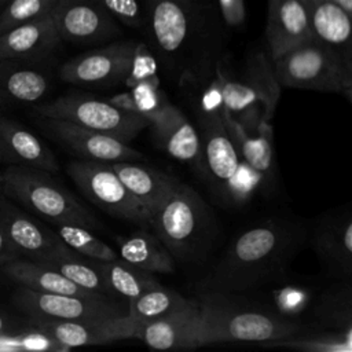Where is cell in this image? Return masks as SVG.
<instances>
[{
  "label": "cell",
  "instance_id": "31",
  "mask_svg": "<svg viewBox=\"0 0 352 352\" xmlns=\"http://www.w3.org/2000/svg\"><path fill=\"white\" fill-rule=\"evenodd\" d=\"M48 87V78L44 73L14 66L11 60H0V89L14 100L36 102L45 95Z\"/></svg>",
  "mask_w": 352,
  "mask_h": 352
},
{
  "label": "cell",
  "instance_id": "33",
  "mask_svg": "<svg viewBox=\"0 0 352 352\" xmlns=\"http://www.w3.org/2000/svg\"><path fill=\"white\" fill-rule=\"evenodd\" d=\"M129 92L132 94L138 113L148 121V125L155 124L170 106L160 88L157 74L133 82Z\"/></svg>",
  "mask_w": 352,
  "mask_h": 352
},
{
  "label": "cell",
  "instance_id": "12",
  "mask_svg": "<svg viewBox=\"0 0 352 352\" xmlns=\"http://www.w3.org/2000/svg\"><path fill=\"white\" fill-rule=\"evenodd\" d=\"M52 19L60 40L96 44L121 34V23L100 0H56Z\"/></svg>",
  "mask_w": 352,
  "mask_h": 352
},
{
  "label": "cell",
  "instance_id": "10",
  "mask_svg": "<svg viewBox=\"0 0 352 352\" xmlns=\"http://www.w3.org/2000/svg\"><path fill=\"white\" fill-rule=\"evenodd\" d=\"M14 304L29 316L104 323L124 315L118 304L104 296H70L37 292L21 286L12 297Z\"/></svg>",
  "mask_w": 352,
  "mask_h": 352
},
{
  "label": "cell",
  "instance_id": "40",
  "mask_svg": "<svg viewBox=\"0 0 352 352\" xmlns=\"http://www.w3.org/2000/svg\"><path fill=\"white\" fill-rule=\"evenodd\" d=\"M114 107L120 109L121 111H125L128 114H135V116H140L138 113V109H136V104H135V100L132 98V94L128 91V92H120V94H116L113 96H110L107 99Z\"/></svg>",
  "mask_w": 352,
  "mask_h": 352
},
{
  "label": "cell",
  "instance_id": "42",
  "mask_svg": "<svg viewBox=\"0 0 352 352\" xmlns=\"http://www.w3.org/2000/svg\"><path fill=\"white\" fill-rule=\"evenodd\" d=\"M334 4H337L338 7H341L342 10H345L346 12L352 14V0H330Z\"/></svg>",
  "mask_w": 352,
  "mask_h": 352
},
{
  "label": "cell",
  "instance_id": "13",
  "mask_svg": "<svg viewBox=\"0 0 352 352\" xmlns=\"http://www.w3.org/2000/svg\"><path fill=\"white\" fill-rule=\"evenodd\" d=\"M40 124L48 135L85 160L117 162L136 161L143 157L128 142L70 121L41 117Z\"/></svg>",
  "mask_w": 352,
  "mask_h": 352
},
{
  "label": "cell",
  "instance_id": "19",
  "mask_svg": "<svg viewBox=\"0 0 352 352\" xmlns=\"http://www.w3.org/2000/svg\"><path fill=\"white\" fill-rule=\"evenodd\" d=\"M0 154L12 165L36 168L50 173L59 170L54 153L34 133L3 117H0Z\"/></svg>",
  "mask_w": 352,
  "mask_h": 352
},
{
  "label": "cell",
  "instance_id": "25",
  "mask_svg": "<svg viewBox=\"0 0 352 352\" xmlns=\"http://www.w3.org/2000/svg\"><path fill=\"white\" fill-rule=\"evenodd\" d=\"M29 320L34 329L50 336L67 351L76 346L98 345L116 341L113 334L116 319L104 323H84L77 320L29 316Z\"/></svg>",
  "mask_w": 352,
  "mask_h": 352
},
{
  "label": "cell",
  "instance_id": "28",
  "mask_svg": "<svg viewBox=\"0 0 352 352\" xmlns=\"http://www.w3.org/2000/svg\"><path fill=\"white\" fill-rule=\"evenodd\" d=\"M96 261V260H95ZM96 265L111 294L132 300L139 294L161 285L154 274L143 271L121 257L106 261H96Z\"/></svg>",
  "mask_w": 352,
  "mask_h": 352
},
{
  "label": "cell",
  "instance_id": "15",
  "mask_svg": "<svg viewBox=\"0 0 352 352\" xmlns=\"http://www.w3.org/2000/svg\"><path fill=\"white\" fill-rule=\"evenodd\" d=\"M199 308L197 301L132 330L131 338L143 341L153 349H192L198 346Z\"/></svg>",
  "mask_w": 352,
  "mask_h": 352
},
{
  "label": "cell",
  "instance_id": "41",
  "mask_svg": "<svg viewBox=\"0 0 352 352\" xmlns=\"http://www.w3.org/2000/svg\"><path fill=\"white\" fill-rule=\"evenodd\" d=\"M16 250L11 246L4 234L0 231V265H4L6 263L16 258Z\"/></svg>",
  "mask_w": 352,
  "mask_h": 352
},
{
  "label": "cell",
  "instance_id": "5",
  "mask_svg": "<svg viewBox=\"0 0 352 352\" xmlns=\"http://www.w3.org/2000/svg\"><path fill=\"white\" fill-rule=\"evenodd\" d=\"M280 87L345 94L351 98L352 62L309 38L272 59Z\"/></svg>",
  "mask_w": 352,
  "mask_h": 352
},
{
  "label": "cell",
  "instance_id": "21",
  "mask_svg": "<svg viewBox=\"0 0 352 352\" xmlns=\"http://www.w3.org/2000/svg\"><path fill=\"white\" fill-rule=\"evenodd\" d=\"M312 38L352 62V14L330 0H304Z\"/></svg>",
  "mask_w": 352,
  "mask_h": 352
},
{
  "label": "cell",
  "instance_id": "39",
  "mask_svg": "<svg viewBox=\"0 0 352 352\" xmlns=\"http://www.w3.org/2000/svg\"><path fill=\"white\" fill-rule=\"evenodd\" d=\"M220 15L228 28L236 29L245 25L246 6L245 0H217Z\"/></svg>",
  "mask_w": 352,
  "mask_h": 352
},
{
  "label": "cell",
  "instance_id": "37",
  "mask_svg": "<svg viewBox=\"0 0 352 352\" xmlns=\"http://www.w3.org/2000/svg\"><path fill=\"white\" fill-rule=\"evenodd\" d=\"M106 10L128 28L139 29L144 26V14L138 0H100Z\"/></svg>",
  "mask_w": 352,
  "mask_h": 352
},
{
  "label": "cell",
  "instance_id": "32",
  "mask_svg": "<svg viewBox=\"0 0 352 352\" xmlns=\"http://www.w3.org/2000/svg\"><path fill=\"white\" fill-rule=\"evenodd\" d=\"M54 226L55 232L59 235V238L70 249H73L74 252L84 257L96 261L114 260L120 257L113 248H110L106 242L95 236L89 228L69 223H56Z\"/></svg>",
  "mask_w": 352,
  "mask_h": 352
},
{
  "label": "cell",
  "instance_id": "38",
  "mask_svg": "<svg viewBox=\"0 0 352 352\" xmlns=\"http://www.w3.org/2000/svg\"><path fill=\"white\" fill-rule=\"evenodd\" d=\"M155 74H157V62L154 55L151 54V51L144 43H136L132 67L125 80L126 85L131 87L133 82Z\"/></svg>",
  "mask_w": 352,
  "mask_h": 352
},
{
  "label": "cell",
  "instance_id": "22",
  "mask_svg": "<svg viewBox=\"0 0 352 352\" xmlns=\"http://www.w3.org/2000/svg\"><path fill=\"white\" fill-rule=\"evenodd\" d=\"M110 164L128 192L144 208L148 216L179 184L177 179L133 161Z\"/></svg>",
  "mask_w": 352,
  "mask_h": 352
},
{
  "label": "cell",
  "instance_id": "4",
  "mask_svg": "<svg viewBox=\"0 0 352 352\" xmlns=\"http://www.w3.org/2000/svg\"><path fill=\"white\" fill-rule=\"evenodd\" d=\"M148 226L170 256L180 261L197 258L210 234V214L202 198L179 182L150 214Z\"/></svg>",
  "mask_w": 352,
  "mask_h": 352
},
{
  "label": "cell",
  "instance_id": "30",
  "mask_svg": "<svg viewBox=\"0 0 352 352\" xmlns=\"http://www.w3.org/2000/svg\"><path fill=\"white\" fill-rule=\"evenodd\" d=\"M38 264L55 270L77 286L91 293L100 294L109 298L110 296H113L96 265V261L84 257L74 250L48 258Z\"/></svg>",
  "mask_w": 352,
  "mask_h": 352
},
{
  "label": "cell",
  "instance_id": "24",
  "mask_svg": "<svg viewBox=\"0 0 352 352\" xmlns=\"http://www.w3.org/2000/svg\"><path fill=\"white\" fill-rule=\"evenodd\" d=\"M318 256L331 268L346 275L352 267V217L349 212L323 219L314 235Z\"/></svg>",
  "mask_w": 352,
  "mask_h": 352
},
{
  "label": "cell",
  "instance_id": "3",
  "mask_svg": "<svg viewBox=\"0 0 352 352\" xmlns=\"http://www.w3.org/2000/svg\"><path fill=\"white\" fill-rule=\"evenodd\" d=\"M0 190L52 224L69 223L89 230L100 227L95 214L55 182L50 172L11 165L0 175Z\"/></svg>",
  "mask_w": 352,
  "mask_h": 352
},
{
  "label": "cell",
  "instance_id": "6",
  "mask_svg": "<svg viewBox=\"0 0 352 352\" xmlns=\"http://www.w3.org/2000/svg\"><path fill=\"white\" fill-rule=\"evenodd\" d=\"M198 0H146L144 25L162 60L177 65L197 41Z\"/></svg>",
  "mask_w": 352,
  "mask_h": 352
},
{
  "label": "cell",
  "instance_id": "29",
  "mask_svg": "<svg viewBox=\"0 0 352 352\" xmlns=\"http://www.w3.org/2000/svg\"><path fill=\"white\" fill-rule=\"evenodd\" d=\"M242 78L257 92L264 120L270 122L280 96V84L276 80L272 59L263 51L252 54L246 60Z\"/></svg>",
  "mask_w": 352,
  "mask_h": 352
},
{
  "label": "cell",
  "instance_id": "26",
  "mask_svg": "<svg viewBox=\"0 0 352 352\" xmlns=\"http://www.w3.org/2000/svg\"><path fill=\"white\" fill-rule=\"evenodd\" d=\"M117 245L118 256L143 271L170 274L175 270V258L155 234L139 230L126 236L117 238Z\"/></svg>",
  "mask_w": 352,
  "mask_h": 352
},
{
  "label": "cell",
  "instance_id": "35",
  "mask_svg": "<svg viewBox=\"0 0 352 352\" xmlns=\"http://www.w3.org/2000/svg\"><path fill=\"white\" fill-rule=\"evenodd\" d=\"M56 0H7L0 11V33L36 19L51 16Z\"/></svg>",
  "mask_w": 352,
  "mask_h": 352
},
{
  "label": "cell",
  "instance_id": "27",
  "mask_svg": "<svg viewBox=\"0 0 352 352\" xmlns=\"http://www.w3.org/2000/svg\"><path fill=\"white\" fill-rule=\"evenodd\" d=\"M3 272L18 285L37 292L60 293L82 297L100 296L77 286L76 283H73L55 270L41 265L32 260L14 258L3 265Z\"/></svg>",
  "mask_w": 352,
  "mask_h": 352
},
{
  "label": "cell",
  "instance_id": "11",
  "mask_svg": "<svg viewBox=\"0 0 352 352\" xmlns=\"http://www.w3.org/2000/svg\"><path fill=\"white\" fill-rule=\"evenodd\" d=\"M133 41H118L80 54L59 69V77L74 85L106 88L126 80L135 54Z\"/></svg>",
  "mask_w": 352,
  "mask_h": 352
},
{
  "label": "cell",
  "instance_id": "17",
  "mask_svg": "<svg viewBox=\"0 0 352 352\" xmlns=\"http://www.w3.org/2000/svg\"><path fill=\"white\" fill-rule=\"evenodd\" d=\"M151 131L157 143L168 155L192 165L206 177L199 132L176 106L170 104L166 113L151 125Z\"/></svg>",
  "mask_w": 352,
  "mask_h": 352
},
{
  "label": "cell",
  "instance_id": "36",
  "mask_svg": "<svg viewBox=\"0 0 352 352\" xmlns=\"http://www.w3.org/2000/svg\"><path fill=\"white\" fill-rule=\"evenodd\" d=\"M322 320L338 329V331H351V294L349 287L337 290L324 296L320 305Z\"/></svg>",
  "mask_w": 352,
  "mask_h": 352
},
{
  "label": "cell",
  "instance_id": "7",
  "mask_svg": "<svg viewBox=\"0 0 352 352\" xmlns=\"http://www.w3.org/2000/svg\"><path fill=\"white\" fill-rule=\"evenodd\" d=\"M36 113L45 118L70 121L128 143L148 126V121L142 116L128 114L114 107L109 100L80 94L63 95L43 103L36 107Z\"/></svg>",
  "mask_w": 352,
  "mask_h": 352
},
{
  "label": "cell",
  "instance_id": "23",
  "mask_svg": "<svg viewBox=\"0 0 352 352\" xmlns=\"http://www.w3.org/2000/svg\"><path fill=\"white\" fill-rule=\"evenodd\" d=\"M220 113L241 160L258 173L261 179L271 177L274 173V132L271 124L261 121L257 126V132L252 135L223 107Z\"/></svg>",
  "mask_w": 352,
  "mask_h": 352
},
{
  "label": "cell",
  "instance_id": "34",
  "mask_svg": "<svg viewBox=\"0 0 352 352\" xmlns=\"http://www.w3.org/2000/svg\"><path fill=\"white\" fill-rule=\"evenodd\" d=\"M264 346L272 348H289L304 352H351V331H338L334 334H324L316 337H298L292 336L270 342H264Z\"/></svg>",
  "mask_w": 352,
  "mask_h": 352
},
{
  "label": "cell",
  "instance_id": "2",
  "mask_svg": "<svg viewBox=\"0 0 352 352\" xmlns=\"http://www.w3.org/2000/svg\"><path fill=\"white\" fill-rule=\"evenodd\" d=\"M199 308L198 346L214 342H270L298 336L302 326L289 318L234 298L231 293L206 292Z\"/></svg>",
  "mask_w": 352,
  "mask_h": 352
},
{
  "label": "cell",
  "instance_id": "9",
  "mask_svg": "<svg viewBox=\"0 0 352 352\" xmlns=\"http://www.w3.org/2000/svg\"><path fill=\"white\" fill-rule=\"evenodd\" d=\"M221 104H202L197 114L206 177L227 201H235V184L242 169L241 160L223 122Z\"/></svg>",
  "mask_w": 352,
  "mask_h": 352
},
{
  "label": "cell",
  "instance_id": "18",
  "mask_svg": "<svg viewBox=\"0 0 352 352\" xmlns=\"http://www.w3.org/2000/svg\"><path fill=\"white\" fill-rule=\"evenodd\" d=\"M52 15L16 25L0 33V60H37L60 43Z\"/></svg>",
  "mask_w": 352,
  "mask_h": 352
},
{
  "label": "cell",
  "instance_id": "16",
  "mask_svg": "<svg viewBox=\"0 0 352 352\" xmlns=\"http://www.w3.org/2000/svg\"><path fill=\"white\" fill-rule=\"evenodd\" d=\"M265 38L271 59L312 38L305 1L268 0Z\"/></svg>",
  "mask_w": 352,
  "mask_h": 352
},
{
  "label": "cell",
  "instance_id": "44",
  "mask_svg": "<svg viewBox=\"0 0 352 352\" xmlns=\"http://www.w3.org/2000/svg\"><path fill=\"white\" fill-rule=\"evenodd\" d=\"M6 1H7V0H0V11H1V8H3V7H4V4H6Z\"/></svg>",
  "mask_w": 352,
  "mask_h": 352
},
{
  "label": "cell",
  "instance_id": "45",
  "mask_svg": "<svg viewBox=\"0 0 352 352\" xmlns=\"http://www.w3.org/2000/svg\"><path fill=\"white\" fill-rule=\"evenodd\" d=\"M0 161H3V158H1V154H0Z\"/></svg>",
  "mask_w": 352,
  "mask_h": 352
},
{
  "label": "cell",
  "instance_id": "14",
  "mask_svg": "<svg viewBox=\"0 0 352 352\" xmlns=\"http://www.w3.org/2000/svg\"><path fill=\"white\" fill-rule=\"evenodd\" d=\"M0 231L16 253L43 263L69 253L70 249L55 231H51L16 209L6 197H0Z\"/></svg>",
  "mask_w": 352,
  "mask_h": 352
},
{
  "label": "cell",
  "instance_id": "1",
  "mask_svg": "<svg viewBox=\"0 0 352 352\" xmlns=\"http://www.w3.org/2000/svg\"><path fill=\"white\" fill-rule=\"evenodd\" d=\"M298 234L297 228L279 221H265L243 231L197 287L202 293H234L275 279L297 250Z\"/></svg>",
  "mask_w": 352,
  "mask_h": 352
},
{
  "label": "cell",
  "instance_id": "43",
  "mask_svg": "<svg viewBox=\"0 0 352 352\" xmlns=\"http://www.w3.org/2000/svg\"><path fill=\"white\" fill-rule=\"evenodd\" d=\"M4 330V319H3V316L0 315V333Z\"/></svg>",
  "mask_w": 352,
  "mask_h": 352
},
{
  "label": "cell",
  "instance_id": "8",
  "mask_svg": "<svg viewBox=\"0 0 352 352\" xmlns=\"http://www.w3.org/2000/svg\"><path fill=\"white\" fill-rule=\"evenodd\" d=\"M66 170L82 195L106 213L148 226V213L128 192L110 162L84 158L69 162Z\"/></svg>",
  "mask_w": 352,
  "mask_h": 352
},
{
  "label": "cell",
  "instance_id": "20",
  "mask_svg": "<svg viewBox=\"0 0 352 352\" xmlns=\"http://www.w3.org/2000/svg\"><path fill=\"white\" fill-rule=\"evenodd\" d=\"M194 302L195 301L186 298L180 293L158 285L129 300L128 311L114 320V340L131 338L135 327L190 307Z\"/></svg>",
  "mask_w": 352,
  "mask_h": 352
}]
</instances>
